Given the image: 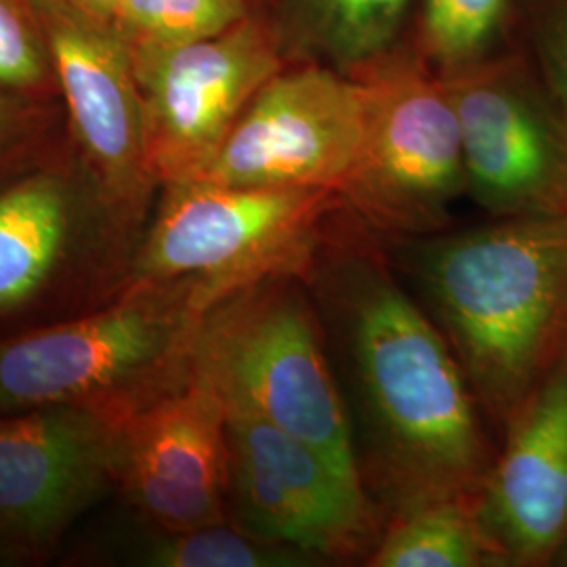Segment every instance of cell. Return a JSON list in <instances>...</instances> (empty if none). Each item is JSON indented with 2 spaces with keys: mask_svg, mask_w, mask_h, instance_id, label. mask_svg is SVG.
Instances as JSON below:
<instances>
[{
  "mask_svg": "<svg viewBox=\"0 0 567 567\" xmlns=\"http://www.w3.org/2000/svg\"><path fill=\"white\" fill-rule=\"evenodd\" d=\"M307 282L341 332L372 475L393 515L477 496L494 461L484 412L444 332L391 274L374 236L347 215L334 219Z\"/></svg>",
  "mask_w": 567,
  "mask_h": 567,
  "instance_id": "6da1fadb",
  "label": "cell"
},
{
  "mask_svg": "<svg viewBox=\"0 0 567 567\" xmlns=\"http://www.w3.org/2000/svg\"><path fill=\"white\" fill-rule=\"evenodd\" d=\"M410 269L487 419L515 410L567 358V215L501 217L419 238Z\"/></svg>",
  "mask_w": 567,
  "mask_h": 567,
  "instance_id": "7a4b0ae2",
  "label": "cell"
},
{
  "mask_svg": "<svg viewBox=\"0 0 567 567\" xmlns=\"http://www.w3.org/2000/svg\"><path fill=\"white\" fill-rule=\"evenodd\" d=\"M341 213L339 194L322 187L166 183L122 286L173 288L206 313L267 278H309Z\"/></svg>",
  "mask_w": 567,
  "mask_h": 567,
  "instance_id": "3957f363",
  "label": "cell"
},
{
  "mask_svg": "<svg viewBox=\"0 0 567 567\" xmlns=\"http://www.w3.org/2000/svg\"><path fill=\"white\" fill-rule=\"evenodd\" d=\"M311 295L303 276H276L210 307L189 374L210 386L227 412L261 419L364 480Z\"/></svg>",
  "mask_w": 567,
  "mask_h": 567,
  "instance_id": "277c9868",
  "label": "cell"
},
{
  "mask_svg": "<svg viewBox=\"0 0 567 567\" xmlns=\"http://www.w3.org/2000/svg\"><path fill=\"white\" fill-rule=\"evenodd\" d=\"M203 318L179 290L122 286L95 311L0 339V414L51 405L131 414L189 379Z\"/></svg>",
  "mask_w": 567,
  "mask_h": 567,
  "instance_id": "5b68a950",
  "label": "cell"
},
{
  "mask_svg": "<svg viewBox=\"0 0 567 567\" xmlns=\"http://www.w3.org/2000/svg\"><path fill=\"white\" fill-rule=\"evenodd\" d=\"M368 91L358 163L339 192L372 236L419 240L444 231L466 192L456 110L444 74L421 51L391 47L349 70Z\"/></svg>",
  "mask_w": 567,
  "mask_h": 567,
  "instance_id": "8992f818",
  "label": "cell"
},
{
  "mask_svg": "<svg viewBox=\"0 0 567 567\" xmlns=\"http://www.w3.org/2000/svg\"><path fill=\"white\" fill-rule=\"evenodd\" d=\"M128 55L158 187L198 179L246 105L290 61L280 21L257 13L204 41Z\"/></svg>",
  "mask_w": 567,
  "mask_h": 567,
  "instance_id": "52a82bcc",
  "label": "cell"
},
{
  "mask_svg": "<svg viewBox=\"0 0 567 567\" xmlns=\"http://www.w3.org/2000/svg\"><path fill=\"white\" fill-rule=\"evenodd\" d=\"M444 79L475 203L494 219L567 215V118L547 84L507 55Z\"/></svg>",
  "mask_w": 567,
  "mask_h": 567,
  "instance_id": "ba28073f",
  "label": "cell"
},
{
  "mask_svg": "<svg viewBox=\"0 0 567 567\" xmlns=\"http://www.w3.org/2000/svg\"><path fill=\"white\" fill-rule=\"evenodd\" d=\"M231 522L316 559H368L381 538L364 480L261 419L227 412Z\"/></svg>",
  "mask_w": 567,
  "mask_h": 567,
  "instance_id": "9c48e42d",
  "label": "cell"
},
{
  "mask_svg": "<svg viewBox=\"0 0 567 567\" xmlns=\"http://www.w3.org/2000/svg\"><path fill=\"white\" fill-rule=\"evenodd\" d=\"M97 405L0 414V555L34 561L116 487L122 423Z\"/></svg>",
  "mask_w": 567,
  "mask_h": 567,
  "instance_id": "30bf717a",
  "label": "cell"
},
{
  "mask_svg": "<svg viewBox=\"0 0 567 567\" xmlns=\"http://www.w3.org/2000/svg\"><path fill=\"white\" fill-rule=\"evenodd\" d=\"M368 91L318 61L286 65L250 100L198 179L246 187L343 189L365 133Z\"/></svg>",
  "mask_w": 567,
  "mask_h": 567,
  "instance_id": "8fae6325",
  "label": "cell"
},
{
  "mask_svg": "<svg viewBox=\"0 0 567 567\" xmlns=\"http://www.w3.org/2000/svg\"><path fill=\"white\" fill-rule=\"evenodd\" d=\"M34 11L65 100L82 173L110 213L140 236L158 183L145 154L142 97L131 55L110 25L84 18L61 0H44Z\"/></svg>",
  "mask_w": 567,
  "mask_h": 567,
  "instance_id": "7c38bea8",
  "label": "cell"
},
{
  "mask_svg": "<svg viewBox=\"0 0 567 567\" xmlns=\"http://www.w3.org/2000/svg\"><path fill=\"white\" fill-rule=\"evenodd\" d=\"M147 526L164 532L229 522V435L221 398L189 379L131 412L118 480Z\"/></svg>",
  "mask_w": 567,
  "mask_h": 567,
  "instance_id": "4fadbf2b",
  "label": "cell"
},
{
  "mask_svg": "<svg viewBox=\"0 0 567 567\" xmlns=\"http://www.w3.org/2000/svg\"><path fill=\"white\" fill-rule=\"evenodd\" d=\"M140 236L102 203L91 182L39 171L0 189V316L49 301L100 269L124 280Z\"/></svg>",
  "mask_w": 567,
  "mask_h": 567,
  "instance_id": "5bb4252c",
  "label": "cell"
},
{
  "mask_svg": "<svg viewBox=\"0 0 567 567\" xmlns=\"http://www.w3.org/2000/svg\"><path fill=\"white\" fill-rule=\"evenodd\" d=\"M475 496L492 567L548 566L567 548V358L507 421Z\"/></svg>",
  "mask_w": 567,
  "mask_h": 567,
  "instance_id": "9a60e30c",
  "label": "cell"
},
{
  "mask_svg": "<svg viewBox=\"0 0 567 567\" xmlns=\"http://www.w3.org/2000/svg\"><path fill=\"white\" fill-rule=\"evenodd\" d=\"M412 0H288L286 49L349 72L395 47ZM301 60V61H303Z\"/></svg>",
  "mask_w": 567,
  "mask_h": 567,
  "instance_id": "2e32d148",
  "label": "cell"
},
{
  "mask_svg": "<svg viewBox=\"0 0 567 567\" xmlns=\"http://www.w3.org/2000/svg\"><path fill=\"white\" fill-rule=\"evenodd\" d=\"M365 566H492L475 515V496L437 498L391 515Z\"/></svg>",
  "mask_w": 567,
  "mask_h": 567,
  "instance_id": "e0dca14e",
  "label": "cell"
},
{
  "mask_svg": "<svg viewBox=\"0 0 567 567\" xmlns=\"http://www.w3.org/2000/svg\"><path fill=\"white\" fill-rule=\"evenodd\" d=\"M133 557L137 564L152 567H307L322 564L305 550L267 540L231 519L183 532L150 527V534Z\"/></svg>",
  "mask_w": 567,
  "mask_h": 567,
  "instance_id": "ac0fdd59",
  "label": "cell"
},
{
  "mask_svg": "<svg viewBox=\"0 0 567 567\" xmlns=\"http://www.w3.org/2000/svg\"><path fill=\"white\" fill-rule=\"evenodd\" d=\"M252 13L248 0H121L112 21L128 51L217 37Z\"/></svg>",
  "mask_w": 567,
  "mask_h": 567,
  "instance_id": "d6986e66",
  "label": "cell"
},
{
  "mask_svg": "<svg viewBox=\"0 0 567 567\" xmlns=\"http://www.w3.org/2000/svg\"><path fill=\"white\" fill-rule=\"evenodd\" d=\"M511 0H423L419 51L440 74L487 58Z\"/></svg>",
  "mask_w": 567,
  "mask_h": 567,
  "instance_id": "ffe728a7",
  "label": "cell"
},
{
  "mask_svg": "<svg viewBox=\"0 0 567 567\" xmlns=\"http://www.w3.org/2000/svg\"><path fill=\"white\" fill-rule=\"evenodd\" d=\"M53 74L41 20L28 0H0V93H34Z\"/></svg>",
  "mask_w": 567,
  "mask_h": 567,
  "instance_id": "44dd1931",
  "label": "cell"
},
{
  "mask_svg": "<svg viewBox=\"0 0 567 567\" xmlns=\"http://www.w3.org/2000/svg\"><path fill=\"white\" fill-rule=\"evenodd\" d=\"M543 60L548 91L567 118V0L548 21L543 37Z\"/></svg>",
  "mask_w": 567,
  "mask_h": 567,
  "instance_id": "7402d4cb",
  "label": "cell"
},
{
  "mask_svg": "<svg viewBox=\"0 0 567 567\" xmlns=\"http://www.w3.org/2000/svg\"><path fill=\"white\" fill-rule=\"evenodd\" d=\"M28 122L30 110L11 95L0 93V156H4L18 143L28 128Z\"/></svg>",
  "mask_w": 567,
  "mask_h": 567,
  "instance_id": "603a6c76",
  "label": "cell"
},
{
  "mask_svg": "<svg viewBox=\"0 0 567 567\" xmlns=\"http://www.w3.org/2000/svg\"><path fill=\"white\" fill-rule=\"evenodd\" d=\"M61 2L76 9L84 18L112 28V21H114L121 0H61Z\"/></svg>",
  "mask_w": 567,
  "mask_h": 567,
  "instance_id": "cb8c5ba5",
  "label": "cell"
},
{
  "mask_svg": "<svg viewBox=\"0 0 567 567\" xmlns=\"http://www.w3.org/2000/svg\"><path fill=\"white\" fill-rule=\"evenodd\" d=\"M28 2H30V4H32V9H34V7H39V4H42L44 0H28Z\"/></svg>",
  "mask_w": 567,
  "mask_h": 567,
  "instance_id": "d4e9b609",
  "label": "cell"
}]
</instances>
